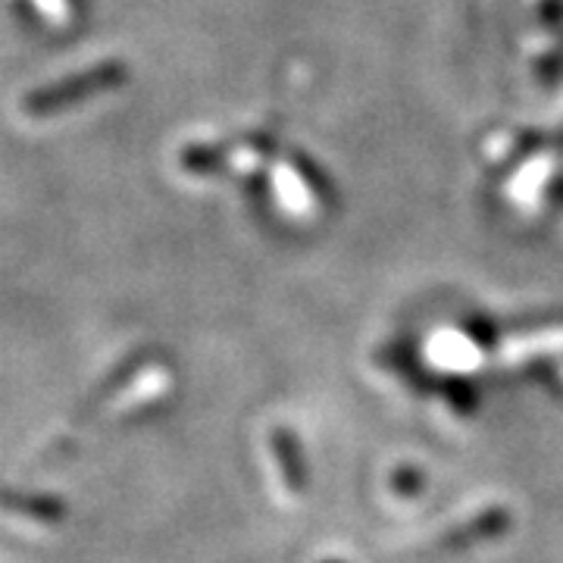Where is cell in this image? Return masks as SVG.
<instances>
[{
  "label": "cell",
  "instance_id": "6da1fadb",
  "mask_svg": "<svg viewBox=\"0 0 563 563\" xmlns=\"http://www.w3.org/2000/svg\"><path fill=\"white\" fill-rule=\"evenodd\" d=\"M510 529V510L501 507V504H495V507H485L479 514H473L470 520H463L461 526H454L451 532H444L442 536V548H451V551H457V548H470V544H479L488 542V539H498Z\"/></svg>",
  "mask_w": 563,
  "mask_h": 563
},
{
  "label": "cell",
  "instance_id": "5b68a950",
  "mask_svg": "<svg viewBox=\"0 0 563 563\" xmlns=\"http://www.w3.org/2000/svg\"><path fill=\"white\" fill-rule=\"evenodd\" d=\"M322 563H342V561H322Z\"/></svg>",
  "mask_w": 563,
  "mask_h": 563
},
{
  "label": "cell",
  "instance_id": "277c9868",
  "mask_svg": "<svg viewBox=\"0 0 563 563\" xmlns=\"http://www.w3.org/2000/svg\"><path fill=\"white\" fill-rule=\"evenodd\" d=\"M391 485H395V492L404 495V498H413V495H420L422 492V473L420 470H413V466H401L395 476H391Z\"/></svg>",
  "mask_w": 563,
  "mask_h": 563
},
{
  "label": "cell",
  "instance_id": "3957f363",
  "mask_svg": "<svg viewBox=\"0 0 563 563\" xmlns=\"http://www.w3.org/2000/svg\"><path fill=\"white\" fill-rule=\"evenodd\" d=\"M7 510H20L25 517H32V520H44V523H57L63 520V514H66V507L57 498H51V495H7Z\"/></svg>",
  "mask_w": 563,
  "mask_h": 563
},
{
  "label": "cell",
  "instance_id": "7a4b0ae2",
  "mask_svg": "<svg viewBox=\"0 0 563 563\" xmlns=\"http://www.w3.org/2000/svg\"><path fill=\"white\" fill-rule=\"evenodd\" d=\"M269 451L279 466V479L288 495H303L307 488V470H303V451L298 439L288 429H273L269 432Z\"/></svg>",
  "mask_w": 563,
  "mask_h": 563
}]
</instances>
